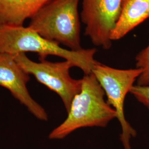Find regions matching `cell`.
<instances>
[{
    "mask_svg": "<svg viewBox=\"0 0 149 149\" xmlns=\"http://www.w3.org/2000/svg\"><path fill=\"white\" fill-rule=\"evenodd\" d=\"M105 93L92 72L84 74L81 90L74 96L66 119L49 135L60 140L80 128L106 127L117 113L104 99Z\"/></svg>",
    "mask_w": 149,
    "mask_h": 149,
    "instance_id": "6da1fadb",
    "label": "cell"
},
{
    "mask_svg": "<svg viewBox=\"0 0 149 149\" xmlns=\"http://www.w3.org/2000/svg\"><path fill=\"white\" fill-rule=\"evenodd\" d=\"M32 52L37 54L39 60L55 55L74 64L84 74L92 72L98 63L95 59L96 49H82L73 51L42 37L29 27L0 26V53L16 55Z\"/></svg>",
    "mask_w": 149,
    "mask_h": 149,
    "instance_id": "7a4b0ae2",
    "label": "cell"
},
{
    "mask_svg": "<svg viewBox=\"0 0 149 149\" xmlns=\"http://www.w3.org/2000/svg\"><path fill=\"white\" fill-rule=\"evenodd\" d=\"M80 0H53L30 19L28 26L42 37L79 51L81 45Z\"/></svg>",
    "mask_w": 149,
    "mask_h": 149,
    "instance_id": "3957f363",
    "label": "cell"
},
{
    "mask_svg": "<svg viewBox=\"0 0 149 149\" xmlns=\"http://www.w3.org/2000/svg\"><path fill=\"white\" fill-rule=\"evenodd\" d=\"M141 72V69L138 68L117 69L100 63L96 64L92 70L107 97V103L117 113V118L122 130L120 139L124 149H132L131 139L137 135L136 131L125 117L124 101Z\"/></svg>",
    "mask_w": 149,
    "mask_h": 149,
    "instance_id": "277c9868",
    "label": "cell"
},
{
    "mask_svg": "<svg viewBox=\"0 0 149 149\" xmlns=\"http://www.w3.org/2000/svg\"><path fill=\"white\" fill-rule=\"evenodd\" d=\"M13 55L28 74L58 95L66 112H69L72 100L79 93L82 86V79L75 80L70 74V69L75 67L74 64L68 60L51 62L46 59L35 62L29 59L26 53Z\"/></svg>",
    "mask_w": 149,
    "mask_h": 149,
    "instance_id": "5b68a950",
    "label": "cell"
},
{
    "mask_svg": "<svg viewBox=\"0 0 149 149\" xmlns=\"http://www.w3.org/2000/svg\"><path fill=\"white\" fill-rule=\"evenodd\" d=\"M123 0H82L81 21L85 34L95 45L104 49L112 47L111 36L120 16Z\"/></svg>",
    "mask_w": 149,
    "mask_h": 149,
    "instance_id": "8992f818",
    "label": "cell"
},
{
    "mask_svg": "<svg viewBox=\"0 0 149 149\" xmlns=\"http://www.w3.org/2000/svg\"><path fill=\"white\" fill-rule=\"evenodd\" d=\"M29 80V74L13 55L0 53V86L9 91L14 98L38 120L47 121V113L32 98L28 90L27 85Z\"/></svg>",
    "mask_w": 149,
    "mask_h": 149,
    "instance_id": "52a82bcc",
    "label": "cell"
},
{
    "mask_svg": "<svg viewBox=\"0 0 149 149\" xmlns=\"http://www.w3.org/2000/svg\"><path fill=\"white\" fill-rule=\"evenodd\" d=\"M53 0H0V26H23Z\"/></svg>",
    "mask_w": 149,
    "mask_h": 149,
    "instance_id": "ba28073f",
    "label": "cell"
},
{
    "mask_svg": "<svg viewBox=\"0 0 149 149\" xmlns=\"http://www.w3.org/2000/svg\"><path fill=\"white\" fill-rule=\"evenodd\" d=\"M149 18V0H123L120 16L111 39L118 40Z\"/></svg>",
    "mask_w": 149,
    "mask_h": 149,
    "instance_id": "9c48e42d",
    "label": "cell"
},
{
    "mask_svg": "<svg viewBox=\"0 0 149 149\" xmlns=\"http://www.w3.org/2000/svg\"><path fill=\"white\" fill-rule=\"evenodd\" d=\"M136 68L142 70L136 80V85L149 86V41L148 46L141 50L135 57Z\"/></svg>",
    "mask_w": 149,
    "mask_h": 149,
    "instance_id": "30bf717a",
    "label": "cell"
},
{
    "mask_svg": "<svg viewBox=\"0 0 149 149\" xmlns=\"http://www.w3.org/2000/svg\"><path fill=\"white\" fill-rule=\"evenodd\" d=\"M130 93L149 111V86L134 85Z\"/></svg>",
    "mask_w": 149,
    "mask_h": 149,
    "instance_id": "8fae6325",
    "label": "cell"
}]
</instances>
